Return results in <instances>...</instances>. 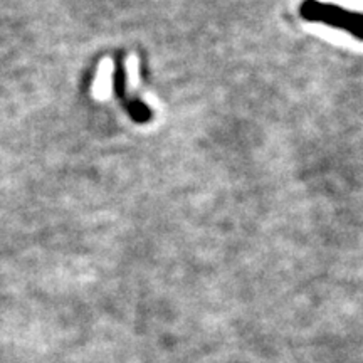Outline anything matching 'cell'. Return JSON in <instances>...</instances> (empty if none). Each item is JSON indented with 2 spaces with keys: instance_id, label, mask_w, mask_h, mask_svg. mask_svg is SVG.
<instances>
[{
  "instance_id": "cell-1",
  "label": "cell",
  "mask_w": 363,
  "mask_h": 363,
  "mask_svg": "<svg viewBox=\"0 0 363 363\" xmlns=\"http://www.w3.org/2000/svg\"><path fill=\"white\" fill-rule=\"evenodd\" d=\"M299 16L306 22L338 29L363 43V12L360 11H352L321 0H303L299 4Z\"/></svg>"
},
{
  "instance_id": "cell-2",
  "label": "cell",
  "mask_w": 363,
  "mask_h": 363,
  "mask_svg": "<svg viewBox=\"0 0 363 363\" xmlns=\"http://www.w3.org/2000/svg\"><path fill=\"white\" fill-rule=\"evenodd\" d=\"M111 78H113V62L110 59H104L101 65H99V71L93 84V96L99 99V101H104V99L110 98L111 83H113Z\"/></svg>"
}]
</instances>
